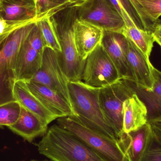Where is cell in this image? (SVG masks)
I'll return each mask as SVG.
<instances>
[{"label": "cell", "mask_w": 161, "mask_h": 161, "mask_svg": "<svg viewBox=\"0 0 161 161\" xmlns=\"http://www.w3.org/2000/svg\"><path fill=\"white\" fill-rule=\"evenodd\" d=\"M48 125L36 114L21 106L19 118L15 124L8 128L14 133L31 143L36 138L46 134Z\"/></svg>", "instance_id": "17"}, {"label": "cell", "mask_w": 161, "mask_h": 161, "mask_svg": "<svg viewBox=\"0 0 161 161\" xmlns=\"http://www.w3.org/2000/svg\"><path fill=\"white\" fill-rule=\"evenodd\" d=\"M155 42H157L161 47V38H159L155 37Z\"/></svg>", "instance_id": "33"}, {"label": "cell", "mask_w": 161, "mask_h": 161, "mask_svg": "<svg viewBox=\"0 0 161 161\" xmlns=\"http://www.w3.org/2000/svg\"><path fill=\"white\" fill-rule=\"evenodd\" d=\"M44 41L45 48H49L58 53L61 48L57 34L51 17L43 18L36 21Z\"/></svg>", "instance_id": "24"}, {"label": "cell", "mask_w": 161, "mask_h": 161, "mask_svg": "<svg viewBox=\"0 0 161 161\" xmlns=\"http://www.w3.org/2000/svg\"><path fill=\"white\" fill-rule=\"evenodd\" d=\"M30 81L42 84L55 91L71 104L69 81L62 69L58 53L52 49L45 48L41 67Z\"/></svg>", "instance_id": "8"}, {"label": "cell", "mask_w": 161, "mask_h": 161, "mask_svg": "<svg viewBox=\"0 0 161 161\" xmlns=\"http://www.w3.org/2000/svg\"><path fill=\"white\" fill-rule=\"evenodd\" d=\"M77 18L104 31L122 33L125 22L108 0H89L77 8Z\"/></svg>", "instance_id": "7"}, {"label": "cell", "mask_w": 161, "mask_h": 161, "mask_svg": "<svg viewBox=\"0 0 161 161\" xmlns=\"http://www.w3.org/2000/svg\"><path fill=\"white\" fill-rule=\"evenodd\" d=\"M58 3H65L69 5L71 8H79L89 0H51Z\"/></svg>", "instance_id": "31"}, {"label": "cell", "mask_w": 161, "mask_h": 161, "mask_svg": "<svg viewBox=\"0 0 161 161\" xmlns=\"http://www.w3.org/2000/svg\"><path fill=\"white\" fill-rule=\"evenodd\" d=\"M125 22L126 26H137L144 29L139 16L127 0H108Z\"/></svg>", "instance_id": "23"}, {"label": "cell", "mask_w": 161, "mask_h": 161, "mask_svg": "<svg viewBox=\"0 0 161 161\" xmlns=\"http://www.w3.org/2000/svg\"><path fill=\"white\" fill-rule=\"evenodd\" d=\"M36 146L39 153L52 161H104L75 135L58 125L48 129Z\"/></svg>", "instance_id": "1"}, {"label": "cell", "mask_w": 161, "mask_h": 161, "mask_svg": "<svg viewBox=\"0 0 161 161\" xmlns=\"http://www.w3.org/2000/svg\"><path fill=\"white\" fill-rule=\"evenodd\" d=\"M153 91L147 92L134 86L137 94L145 102L148 109V121H161V72L153 66ZM147 121V122H148Z\"/></svg>", "instance_id": "21"}, {"label": "cell", "mask_w": 161, "mask_h": 161, "mask_svg": "<svg viewBox=\"0 0 161 161\" xmlns=\"http://www.w3.org/2000/svg\"><path fill=\"white\" fill-rule=\"evenodd\" d=\"M36 22L0 35V75L12 70L18 53Z\"/></svg>", "instance_id": "10"}, {"label": "cell", "mask_w": 161, "mask_h": 161, "mask_svg": "<svg viewBox=\"0 0 161 161\" xmlns=\"http://www.w3.org/2000/svg\"><path fill=\"white\" fill-rule=\"evenodd\" d=\"M152 129L154 138L161 144V121H148Z\"/></svg>", "instance_id": "30"}, {"label": "cell", "mask_w": 161, "mask_h": 161, "mask_svg": "<svg viewBox=\"0 0 161 161\" xmlns=\"http://www.w3.org/2000/svg\"><path fill=\"white\" fill-rule=\"evenodd\" d=\"M75 42L78 55L85 61L88 56L101 44L103 29L78 18L73 25Z\"/></svg>", "instance_id": "14"}, {"label": "cell", "mask_w": 161, "mask_h": 161, "mask_svg": "<svg viewBox=\"0 0 161 161\" xmlns=\"http://www.w3.org/2000/svg\"><path fill=\"white\" fill-rule=\"evenodd\" d=\"M21 106L16 100L0 105V126L8 127L16 123L20 113Z\"/></svg>", "instance_id": "26"}, {"label": "cell", "mask_w": 161, "mask_h": 161, "mask_svg": "<svg viewBox=\"0 0 161 161\" xmlns=\"http://www.w3.org/2000/svg\"><path fill=\"white\" fill-rule=\"evenodd\" d=\"M12 92L14 99L20 106L36 114L46 125L57 119L29 91L25 81L15 80Z\"/></svg>", "instance_id": "18"}, {"label": "cell", "mask_w": 161, "mask_h": 161, "mask_svg": "<svg viewBox=\"0 0 161 161\" xmlns=\"http://www.w3.org/2000/svg\"><path fill=\"white\" fill-rule=\"evenodd\" d=\"M141 161H161V144L153 135L146 152Z\"/></svg>", "instance_id": "28"}, {"label": "cell", "mask_w": 161, "mask_h": 161, "mask_svg": "<svg viewBox=\"0 0 161 161\" xmlns=\"http://www.w3.org/2000/svg\"><path fill=\"white\" fill-rule=\"evenodd\" d=\"M77 8H68L51 17L61 48L58 53L59 61L69 81L81 80L85 64L75 42L73 25L77 18Z\"/></svg>", "instance_id": "3"}, {"label": "cell", "mask_w": 161, "mask_h": 161, "mask_svg": "<svg viewBox=\"0 0 161 161\" xmlns=\"http://www.w3.org/2000/svg\"><path fill=\"white\" fill-rule=\"evenodd\" d=\"M153 34L155 37L161 38V24L158 25V26L156 27Z\"/></svg>", "instance_id": "32"}, {"label": "cell", "mask_w": 161, "mask_h": 161, "mask_svg": "<svg viewBox=\"0 0 161 161\" xmlns=\"http://www.w3.org/2000/svg\"><path fill=\"white\" fill-rule=\"evenodd\" d=\"M136 93L133 83L122 79L99 89L98 97L101 109L117 139L124 133V102Z\"/></svg>", "instance_id": "5"}, {"label": "cell", "mask_w": 161, "mask_h": 161, "mask_svg": "<svg viewBox=\"0 0 161 161\" xmlns=\"http://www.w3.org/2000/svg\"><path fill=\"white\" fill-rule=\"evenodd\" d=\"M57 125L75 135L104 161H129L114 140L85 125L75 115L60 117Z\"/></svg>", "instance_id": "4"}, {"label": "cell", "mask_w": 161, "mask_h": 161, "mask_svg": "<svg viewBox=\"0 0 161 161\" xmlns=\"http://www.w3.org/2000/svg\"><path fill=\"white\" fill-rule=\"evenodd\" d=\"M122 34L136 46L149 59L154 42V34L137 26H125Z\"/></svg>", "instance_id": "22"}, {"label": "cell", "mask_w": 161, "mask_h": 161, "mask_svg": "<svg viewBox=\"0 0 161 161\" xmlns=\"http://www.w3.org/2000/svg\"><path fill=\"white\" fill-rule=\"evenodd\" d=\"M36 6L37 21L47 17H52L64 9L71 8L69 5L58 3L51 0H33Z\"/></svg>", "instance_id": "25"}, {"label": "cell", "mask_w": 161, "mask_h": 161, "mask_svg": "<svg viewBox=\"0 0 161 161\" xmlns=\"http://www.w3.org/2000/svg\"><path fill=\"white\" fill-rule=\"evenodd\" d=\"M148 109L137 93L127 98L123 105V131L128 133L147 123Z\"/></svg>", "instance_id": "19"}, {"label": "cell", "mask_w": 161, "mask_h": 161, "mask_svg": "<svg viewBox=\"0 0 161 161\" xmlns=\"http://www.w3.org/2000/svg\"><path fill=\"white\" fill-rule=\"evenodd\" d=\"M127 40L128 60L134 77V85L137 88L151 92L154 85L152 70L153 66L150 60L133 43Z\"/></svg>", "instance_id": "13"}, {"label": "cell", "mask_w": 161, "mask_h": 161, "mask_svg": "<svg viewBox=\"0 0 161 161\" xmlns=\"http://www.w3.org/2000/svg\"><path fill=\"white\" fill-rule=\"evenodd\" d=\"M29 23H12L8 22L3 19L1 16V8H0V35L11 32L18 27H20L26 24Z\"/></svg>", "instance_id": "29"}, {"label": "cell", "mask_w": 161, "mask_h": 161, "mask_svg": "<svg viewBox=\"0 0 161 161\" xmlns=\"http://www.w3.org/2000/svg\"><path fill=\"white\" fill-rule=\"evenodd\" d=\"M31 161H52V160H44V161H37V160H31Z\"/></svg>", "instance_id": "34"}, {"label": "cell", "mask_w": 161, "mask_h": 161, "mask_svg": "<svg viewBox=\"0 0 161 161\" xmlns=\"http://www.w3.org/2000/svg\"><path fill=\"white\" fill-rule=\"evenodd\" d=\"M136 11L145 30L154 33L161 24V0H127Z\"/></svg>", "instance_id": "20"}, {"label": "cell", "mask_w": 161, "mask_h": 161, "mask_svg": "<svg viewBox=\"0 0 161 161\" xmlns=\"http://www.w3.org/2000/svg\"><path fill=\"white\" fill-rule=\"evenodd\" d=\"M25 82L29 91L57 119L75 115L70 103L59 93L40 83Z\"/></svg>", "instance_id": "11"}, {"label": "cell", "mask_w": 161, "mask_h": 161, "mask_svg": "<svg viewBox=\"0 0 161 161\" xmlns=\"http://www.w3.org/2000/svg\"><path fill=\"white\" fill-rule=\"evenodd\" d=\"M43 53L31 47L25 40L12 69L15 80H31L41 67Z\"/></svg>", "instance_id": "15"}, {"label": "cell", "mask_w": 161, "mask_h": 161, "mask_svg": "<svg viewBox=\"0 0 161 161\" xmlns=\"http://www.w3.org/2000/svg\"><path fill=\"white\" fill-rule=\"evenodd\" d=\"M15 80L12 70L0 75V105L15 100L12 92Z\"/></svg>", "instance_id": "27"}, {"label": "cell", "mask_w": 161, "mask_h": 161, "mask_svg": "<svg viewBox=\"0 0 161 161\" xmlns=\"http://www.w3.org/2000/svg\"><path fill=\"white\" fill-rule=\"evenodd\" d=\"M116 66L122 79L134 83L128 60V42L122 33L104 31L101 43Z\"/></svg>", "instance_id": "9"}, {"label": "cell", "mask_w": 161, "mask_h": 161, "mask_svg": "<svg viewBox=\"0 0 161 161\" xmlns=\"http://www.w3.org/2000/svg\"><path fill=\"white\" fill-rule=\"evenodd\" d=\"M1 16L12 23L36 21V6L33 0H0Z\"/></svg>", "instance_id": "16"}, {"label": "cell", "mask_w": 161, "mask_h": 161, "mask_svg": "<svg viewBox=\"0 0 161 161\" xmlns=\"http://www.w3.org/2000/svg\"><path fill=\"white\" fill-rule=\"evenodd\" d=\"M121 79L116 66L101 44L85 59L81 80L89 86L102 88Z\"/></svg>", "instance_id": "6"}, {"label": "cell", "mask_w": 161, "mask_h": 161, "mask_svg": "<svg viewBox=\"0 0 161 161\" xmlns=\"http://www.w3.org/2000/svg\"><path fill=\"white\" fill-rule=\"evenodd\" d=\"M153 136L150 124L140 128L123 133L118 139V144L129 161H141Z\"/></svg>", "instance_id": "12"}, {"label": "cell", "mask_w": 161, "mask_h": 161, "mask_svg": "<svg viewBox=\"0 0 161 161\" xmlns=\"http://www.w3.org/2000/svg\"><path fill=\"white\" fill-rule=\"evenodd\" d=\"M99 88L87 85L82 80L69 81L71 105L76 116L92 129L114 140H118L103 114L99 101Z\"/></svg>", "instance_id": "2"}]
</instances>
